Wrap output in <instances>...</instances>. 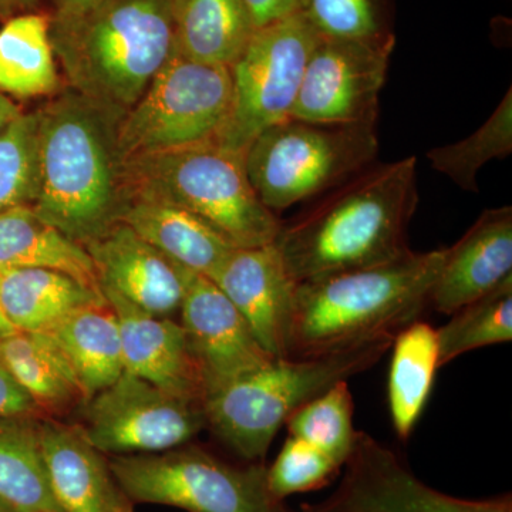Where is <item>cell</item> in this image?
<instances>
[{
    "instance_id": "obj_1",
    "label": "cell",
    "mask_w": 512,
    "mask_h": 512,
    "mask_svg": "<svg viewBox=\"0 0 512 512\" xmlns=\"http://www.w3.org/2000/svg\"><path fill=\"white\" fill-rule=\"evenodd\" d=\"M417 204L416 157L376 165L282 224L274 244L298 284L384 264L410 251Z\"/></svg>"
},
{
    "instance_id": "obj_2",
    "label": "cell",
    "mask_w": 512,
    "mask_h": 512,
    "mask_svg": "<svg viewBox=\"0 0 512 512\" xmlns=\"http://www.w3.org/2000/svg\"><path fill=\"white\" fill-rule=\"evenodd\" d=\"M37 111L32 208L73 241L89 244L120 222L130 201L117 143L120 121L70 89Z\"/></svg>"
},
{
    "instance_id": "obj_3",
    "label": "cell",
    "mask_w": 512,
    "mask_h": 512,
    "mask_svg": "<svg viewBox=\"0 0 512 512\" xmlns=\"http://www.w3.org/2000/svg\"><path fill=\"white\" fill-rule=\"evenodd\" d=\"M50 39L69 89L120 121L174 56L171 0H106L53 15Z\"/></svg>"
},
{
    "instance_id": "obj_4",
    "label": "cell",
    "mask_w": 512,
    "mask_h": 512,
    "mask_svg": "<svg viewBox=\"0 0 512 512\" xmlns=\"http://www.w3.org/2000/svg\"><path fill=\"white\" fill-rule=\"evenodd\" d=\"M446 249L302 282L296 288L286 357L328 355L414 322L429 303Z\"/></svg>"
},
{
    "instance_id": "obj_5",
    "label": "cell",
    "mask_w": 512,
    "mask_h": 512,
    "mask_svg": "<svg viewBox=\"0 0 512 512\" xmlns=\"http://www.w3.org/2000/svg\"><path fill=\"white\" fill-rule=\"evenodd\" d=\"M396 333L313 357H275L204 397L207 427L242 460L259 463L276 433L303 404L365 372L390 349Z\"/></svg>"
},
{
    "instance_id": "obj_6",
    "label": "cell",
    "mask_w": 512,
    "mask_h": 512,
    "mask_svg": "<svg viewBox=\"0 0 512 512\" xmlns=\"http://www.w3.org/2000/svg\"><path fill=\"white\" fill-rule=\"evenodd\" d=\"M130 200L175 205L207 222L235 248L274 244L282 222L249 183L244 154L205 143L124 163Z\"/></svg>"
},
{
    "instance_id": "obj_7",
    "label": "cell",
    "mask_w": 512,
    "mask_h": 512,
    "mask_svg": "<svg viewBox=\"0 0 512 512\" xmlns=\"http://www.w3.org/2000/svg\"><path fill=\"white\" fill-rule=\"evenodd\" d=\"M379 154L376 124L333 126L288 119L266 128L244 154L249 183L272 212L345 183Z\"/></svg>"
},
{
    "instance_id": "obj_8",
    "label": "cell",
    "mask_w": 512,
    "mask_h": 512,
    "mask_svg": "<svg viewBox=\"0 0 512 512\" xmlns=\"http://www.w3.org/2000/svg\"><path fill=\"white\" fill-rule=\"evenodd\" d=\"M232 103L229 67L174 56L164 64L117 128L123 163L134 158L212 143Z\"/></svg>"
},
{
    "instance_id": "obj_9",
    "label": "cell",
    "mask_w": 512,
    "mask_h": 512,
    "mask_svg": "<svg viewBox=\"0 0 512 512\" xmlns=\"http://www.w3.org/2000/svg\"><path fill=\"white\" fill-rule=\"evenodd\" d=\"M111 471L134 504L187 512H286L268 488L261 463L235 466L205 448L109 457Z\"/></svg>"
},
{
    "instance_id": "obj_10",
    "label": "cell",
    "mask_w": 512,
    "mask_h": 512,
    "mask_svg": "<svg viewBox=\"0 0 512 512\" xmlns=\"http://www.w3.org/2000/svg\"><path fill=\"white\" fill-rule=\"evenodd\" d=\"M318 37L302 12L255 30L229 66L231 111L215 143L245 154L262 131L291 119Z\"/></svg>"
},
{
    "instance_id": "obj_11",
    "label": "cell",
    "mask_w": 512,
    "mask_h": 512,
    "mask_svg": "<svg viewBox=\"0 0 512 512\" xmlns=\"http://www.w3.org/2000/svg\"><path fill=\"white\" fill-rule=\"evenodd\" d=\"M79 427L107 457L137 456L185 446L207 427V417L202 400L124 372L84 404Z\"/></svg>"
},
{
    "instance_id": "obj_12",
    "label": "cell",
    "mask_w": 512,
    "mask_h": 512,
    "mask_svg": "<svg viewBox=\"0 0 512 512\" xmlns=\"http://www.w3.org/2000/svg\"><path fill=\"white\" fill-rule=\"evenodd\" d=\"M396 37L319 36L292 110V119L333 126L376 124Z\"/></svg>"
},
{
    "instance_id": "obj_13",
    "label": "cell",
    "mask_w": 512,
    "mask_h": 512,
    "mask_svg": "<svg viewBox=\"0 0 512 512\" xmlns=\"http://www.w3.org/2000/svg\"><path fill=\"white\" fill-rule=\"evenodd\" d=\"M343 468L335 493L318 504L302 505V512H512L510 494L466 500L434 490L365 431H357Z\"/></svg>"
},
{
    "instance_id": "obj_14",
    "label": "cell",
    "mask_w": 512,
    "mask_h": 512,
    "mask_svg": "<svg viewBox=\"0 0 512 512\" xmlns=\"http://www.w3.org/2000/svg\"><path fill=\"white\" fill-rule=\"evenodd\" d=\"M178 313L200 367L205 396L275 359L259 345L234 303L207 276L190 272Z\"/></svg>"
},
{
    "instance_id": "obj_15",
    "label": "cell",
    "mask_w": 512,
    "mask_h": 512,
    "mask_svg": "<svg viewBox=\"0 0 512 512\" xmlns=\"http://www.w3.org/2000/svg\"><path fill=\"white\" fill-rule=\"evenodd\" d=\"M99 276L110 289L151 315L171 318L180 312L191 271L175 264L128 225L117 222L84 245Z\"/></svg>"
},
{
    "instance_id": "obj_16",
    "label": "cell",
    "mask_w": 512,
    "mask_h": 512,
    "mask_svg": "<svg viewBox=\"0 0 512 512\" xmlns=\"http://www.w3.org/2000/svg\"><path fill=\"white\" fill-rule=\"evenodd\" d=\"M211 281L244 316L259 345L272 357H286L298 282L275 244L235 248Z\"/></svg>"
},
{
    "instance_id": "obj_17",
    "label": "cell",
    "mask_w": 512,
    "mask_h": 512,
    "mask_svg": "<svg viewBox=\"0 0 512 512\" xmlns=\"http://www.w3.org/2000/svg\"><path fill=\"white\" fill-rule=\"evenodd\" d=\"M100 289L119 322L124 370L167 392L204 402L200 367L181 323L151 315L116 292Z\"/></svg>"
},
{
    "instance_id": "obj_18",
    "label": "cell",
    "mask_w": 512,
    "mask_h": 512,
    "mask_svg": "<svg viewBox=\"0 0 512 512\" xmlns=\"http://www.w3.org/2000/svg\"><path fill=\"white\" fill-rule=\"evenodd\" d=\"M40 446L53 497L62 512H134L109 457L84 437L79 424L40 420Z\"/></svg>"
},
{
    "instance_id": "obj_19",
    "label": "cell",
    "mask_w": 512,
    "mask_h": 512,
    "mask_svg": "<svg viewBox=\"0 0 512 512\" xmlns=\"http://www.w3.org/2000/svg\"><path fill=\"white\" fill-rule=\"evenodd\" d=\"M512 276V208L484 211L463 238L446 249L429 302L451 315Z\"/></svg>"
},
{
    "instance_id": "obj_20",
    "label": "cell",
    "mask_w": 512,
    "mask_h": 512,
    "mask_svg": "<svg viewBox=\"0 0 512 512\" xmlns=\"http://www.w3.org/2000/svg\"><path fill=\"white\" fill-rule=\"evenodd\" d=\"M120 222L175 264L210 279L235 249L197 215L164 202L130 200Z\"/></svg>"
},
{
    "instance_id": "obj_21",
    "label": "cell",
    "mask_w": 512,
    "mask_h": 512,
    "mask_svg": "<svg viewBox=\"0 0 512 512\" xmlns=\"http://www.w3.org/2000/svg\"><path fill=\"white\" fill-rule=\"evenodd\" d=\"M50 269L101 291L92 256L84 245L42 220L32 205L0 212V271Z\"/></svg>"
},
{
    "instance_id": "obj_22",
    "label": "cell",
    "mask_w": 512,
    "mask_h": 512,
    "mask_svg": "<svg viewBox=\"0 0 512 512\" xmlns=\"http://www.w3.org/2000/svg\"><path fill=\"white\" fill-rule=\"evenodd\" d=\"M106 301L97 289L50 269L0 271V311L22 332H47L86 306Z\"/></svg>"
},
{
    "instance_id": "obj_23",
    "label": "cell",
    "mask_w": 512,
    "mask_h": 512,
    "mask_svg": "<svg viewBox=\"0 0 512 512\" xmlns=\"http://www.w3.org/2000/svg\"><path fill=\"white\" fill-rule=\"evenodd\" d=\"M0 365L45 417L63 416L86 404L72 367L47 333L13 330L0 336Z\"/></svg>"
},
{
    "instance_id": "obj_24",
    "label": "cell",
    "mask_w": 512,
    "mask_h": 512,
    "mask_svg": "<svg viewBox=\"0 0 512 512\" xmlns=\"http://www.w3.org/2000/svg\"><path fill=\"white\" fill-rule=\"evenodd\" d=\"M43 333L66 357L86 403L126 372L119 322L107 301L79 309Z\"/></svg>"
},
{
    "instance_id": "obj_25",
    "label": "cell",
    "mask_w": 512,
    "mask_h": 512,
    "mask_svg": "<svg viewBox=\"0 0 512 512\" xmlns=\"http://www.w3.org/2000/svg\"><path fill=\"white\" fill-rule=\"evenodd\" d=\"M175 53L192 62L229 67L255 32L242 0H171Z\"/></svg>"
},
{
    "instance_id": "obj_26",
    "label": "cell",
    "mask_w": 512,
    "mask_h": 512,
    "mask_svg": "<svg viewBox=\"0 0 512 512\" xmlns=\"http://www.w3.org/2000/svg\"><path fill=\"white\" fill-rule=\"evenodd\" d=\"M50 18L20 13L0 29V93L16 99L50 96L59 90Z\"/></svg>"
},
{
    "instance_id": "obj_27",
    "label": "cell",
    "mask_w": 512,
    "mask_h": 512,
    "mask_svg": "<svg viewBox=\"0 0 512 512\" xmlns=\"http://www.w3.org/2000/svg\"><path fill=\"white\" fill-rule=\"evenodd\" d=\"M389 370V406L394 430L402 440L412 434L440 367L437 329L414 320L396 333Z\"/></svg>"
},
{
    "instance_id": "obj_28",
    "label": "cell",
    "mask_w": 512,
    "mask_h": 512,
    "mask_svg": "<svg viewBox=\"0 0 512 512\" xmlns=\"http://www.w3.org/2000/svg\"><path fill=\"white\" fill-rule=\"evenodd\" d=\"M40 420H0V501L13 512H62L47 477Z\"/></svg>"
},
{
    "instance_id": "obj_29",
    "label": "cell",
    "mask_w": 512,
    "mask_h": 512,
    "mask_svg": "<svg viewBox=\"0 0 512 512\" xmlns=\"http://www.w3.org/2000/svg\"><path fill=\"white\" fill-rule=\"evenodd\" d=\"M512 153V92L487 121L471 136L447 146L431 148L427 160L437 173L446 175L458 188L477 194V174L485 164L507 158Z\"/></svg>"
},
{
    "instance_id": "obj_30",
    "label": "cell",
    "mask_w": 512,
    "mask_h": 512,
    "mask_svg": "<svg viewBox=\"0 0 512 512\" xmlns=\"http://www.w3.org/2000/svg\"><path fill=\"white\" fill-rule=\"evenodd\" d=\"M440 366L485 346L512 340V276L493 291L451 313L437 329Z\"/></svg>"
},
{
    "instance_id": "obj_31",
    "label": "cell",
    "mask_w": 512,
    "mask_h": 512,
    "mask_svg": "<svg viewBox=\"0 0 512 512\" xmlns=\"http://www.w3.org/2000/svg\"><path fill=\"white\" fill-rule=\"evenodd\" d=\"M289 436L318 448L338 466L348 460L356 433L353 427V397L348 380L336 383L286 420Z\"/></svg>"
},
{
    "instance_id": "obj_32",
    "label": "cell",
    "mask_w": 512,
    "mask_h": 512,
    "mask_svg": "<svg viewBox=\"0 0 512 512\" xmlns=\"http://www.w3.org/2000/svg\"><path fill=\"white\" fill-rule=\"evenodd\" d=\"M39 111L22 114L0 133V212L32 205L37 187Z\"/></svg>"
},
{
    "instance_id": "obj_33",
    "label": "cell",
    "mask_w": 512,
    "mask_h": 512,
    "mask_svg": "<svg viewBox=\"0 0 512 512\" xmlns=\"http://www.w3.org/2000/svg\"><path fill=\"white\" fill-rule=\"evenodd\" d=\"M301 12L319 36L376 39L393 35V0H302Z\"/></svg>"
},
{
    "instance_id": "obj_34",
    "label": "cell",
    "mask_w": 512,
    "mask_h": 512,
    "mask_svg": "<svg viewBox=\"0 0 512 512\" xmlns=\"http://www.w3.org/2000/svg\"><path fill=\"white\" fill-rule=\"evenodd\" d=\"M340 468L318 448L289 436L274 464L266 467V481L276 500L284 501L291 495L325 487Z\"/></svg>"
},
{
    "instance_id": "obj_35",
    "label": "cell",
    "mask_w": 512,
    "mask_h": 512,
    "mask_svg": "<svg viewBox=\"0 0 512 512\" xmlns=\"http://www.w3.org/2000/svg\"><path fill=\"white\" fill-rule=\"evenodd\" d=\"M19 417L46 419L29 394L15 382L8 370L0 365V420Z\"/></svg>"
},
{
    "instance_id": "obj_36",
    "label": "cell",
    "mask_w": 512,
    "mask_h": 512,
    "mask_svg": "<svg viewBox=\"0 0 512 512\" xmlns=\"http://www.w3.org/2000/svg\"><path fill=\"white\" fill-rule=\"evenodd\" d=\"M255 29L264 28L301 12L302 0H242Z\"/></svg>"
},
{
    "instance_id": "obj_37",
    "label": "cell",
    "mask_w": 512,
    "mask_h": 512,
    "mask_svg": "<svg viewBox=\"0 0 512 512\" xmlns=\"http://www.w3.org/2000/svg\"><path fill=\"white\" fill-rule=\"evenodd\" d=\"M53 2L56 5L55 15L74 16L89 12V10L96 8L106 0H53Z\"/></svg>"
},
{
    "instance_id": "obj_38",
    "label": "cell",
    "mask_w": 512,
    "mask_h": 512,
    "mask_svg": "<svg viewBox=\"0 0 512 512\" xmlns=\"http://www.w3.org/2000/svg\"><path fill=\"white\" fill-rule=\"evenodd\" d=\"M37 2L39 0H0V20L6 22V20L13 18V16L26 13Z\"/></svg>"
},
{
    "instance_id": "obj_39",
    "label": "cell",
    "mask_w": 512,
    "mask_h": 512,
    "mask_svg": "<svg viewBox=\"0 0 512 512\" xmlns=\"http://www.w3.org/2000/svg\"><path fill=\"white\" fill-rule=\"evenodd\" d=\"M23 110L20 109L15 101L10 97L0 93V133L12 123L13 120L18 119Z\"/></svg>"
},
{
    "instance_id": "obj_40",
    "label": "cell",
    "mask_w": 512,
    "mask_h": 512,
    "mask_svg": "<svg viewBox=\"0 0 512 512\" xmlns=\"http://www.w3.org/2000/svg\"><path fill=\"white\" fill-rule=\"evenodd\" d=\"M13 330L15 329L10 326V323L5 319L2 311H0V336L9 335V333H12Z\"/></svg>"
},
{
    "instance_id": "obj_41",
    "label": "cell",
    "mask_w": 512,
    "mask_h": 512,
    "mask_svg": "<svg viewBox=\"0 0 512 512\" xmlns=\"http://www.w3.org/2000/svg\"><path fill=\"white\" fill-rule=\"evenodd\" d=\"M0 512H13V511L10 510L8 505H5L2 503V501H0Z\"/></svg>"
}]
</instances>
